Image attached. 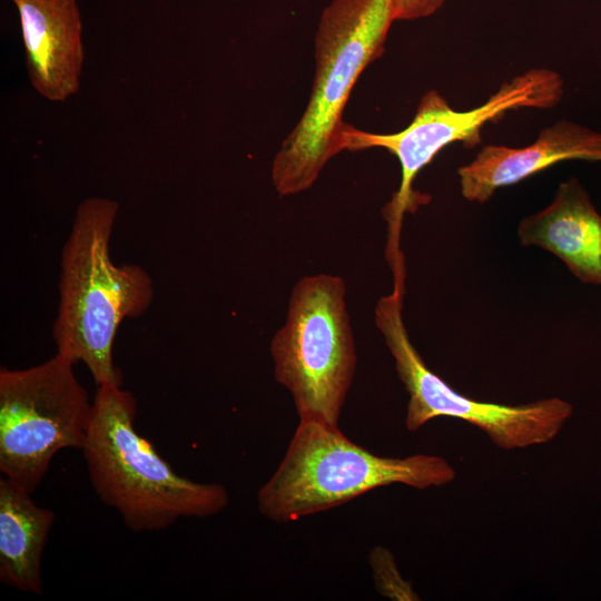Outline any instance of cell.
<instances>
[{
	"label": "cell",
	"instance_id": "13",
	"mask_svg": "<svg viewBox=\"0 0 601 601\" xmlns=\"http://www.w3.org/2000/svg\"><path fill=\"white\" fill-rule=\"evenodd\" d=\"M370 564L377 591L395 600H416L411 585L400 575L394 559L388 550L375 546L370 553Z\"/></svg>",
	"mask_w": 601,
	"mask_h": 601
},
{
	"label": "cell",
	"instance_id": "14",
	"mask_svg": "<svg viewBox=\"0 0 601 601\" xmlns=\"http://www.w3.org/2000/svg\"><path fill=\"white\" fill-rule=\"evenodd\" d=\"M445 0H394L395 20H414L436 12Z\"/></svg>",
	"mask_w": 601,
	"mask_h": 601
},
{
	"label": "cell",
	"instance_id": "4",
	"mask_svg": "<svg viewBox=\"0 0 601 601\" xmlns=\"http://www.w3.org/2000/svg\"><path fill=\"white\" fill-rule=\"evenodd\" d=\"M454 479V467L441 456H380L352 442L338 426L299 420L284 459L258 491L257 505L267 519L285 523L381 486L398 483L426 490Z\"/></svg>",
	"mask_w": 601,
	"mask_h": 601
},
{
	"label": "cell",
	"instance_id": "8",
	"mask_svg": "<svg viewBox=\"0 0 601 601\" xmlns=\"http://www.w3.org/2000/svg\"><path fill=\"white\" fill-rule=\"evenodd\" d=\"M403 289L394 288L375 307V324L391 352L408 402L405 426L414 432L441 416L465 421L482 430L502 450L525 449L552 441L572 415L559 397L520 405L477 401L456 392L431 371L410 341L402 308Z\"/></svg>",
	"mask_w": 601,
	"mask_h": 601
},
{
	"label": "cell",
	"instance_id": "2",
	"mask_svg": "<svg viewBox=\"0 0 601 601\" xmlns=\"http://www.w3.org/2000/svg\"><path fill=\"white\" fill-rule=\"evenodd\" d=\"M137 401L121 385H99L81 447L92 489L132 532L162 531L185 518L223 512L220 484L179 475L135 428Z\"/></svg>",
	"mask_w": 601,
	"mask_h": 601
},
{
	"label": "cell",
	"instance_id": "9",
	"mask_svg": "<svg viewBox=\"0 0 601 601\" xmlns=\"http://www.w3.org/2000/svg\"><path fill=\"white\" fill-rule=\"evenodd\" d=\"M19 14L31 86L49 101L76 95L85 60L76 0H11Z\"/></svg>",
	"mask_w": 601,
	"mask_h": 601
},
{
	"label": "cell",
	"instance_id": "12",
	"mask_svg": "<svg viewBox=\"0 0 601 601\" xmlns=\"http://www.w3.org/2000/svg\"><path fill=\"white\" fill-rule=\"evenodd\" d=\"M31 494L10 479H0V581L41 595L42 554L56 514L37 505Z\"/></svg>",
	"mask_w": 601,
	"mask_h": 601
},
{
	"label": "cell",
	"instance_id": "11",
	"mask_svg": "<svg viewBox=\"0 0 601 601\" xmlns=\"http://www.w3.org/2000/svg\"><path fill=\"white\" fill-rule=\"evenodd\" d=\"M524 246L554 254L582 283L601 284V216L580 181H563L552 203L524 218L518 230Z\"/></svg>",
	"mask_w": 601,
	"mask_h": 601
},
{
	"label": "cell",
	"instance_id": "7",
	"mask_svg": "<svg viewBox=\"0 0 601 601\" xmlns=\"http://www.w3.org/2000/svg\"><path fill=\"white\" fill-rule=\"evenodd\" d=\"M56 354L23 370H0V471L33 493L63 449L81 450L92 402Z\"/></svg>",
	"mask_w": 601,
	"mask_h": 601
},
{
	"label": "cell",
	"instance_id": "1",
	"mask_svg": "<svg viewBox=\"0 0 601 601\" xmlns=\"http://www.w3.org/2000/svg\"><path fill=\"white\" fill-rule=\"evenodd\" d=\"M119 206L105 197L82 200L62 248L59 306L52 337L58 355L85 363L97 386L122 385L112 349L125 318L142 315L154 298L138 265L114 264L109 243Z\"/></svg>",
	"mask_w": 601,
	"mask_h": 601
},
{
	"label": "cell",
	"instance_id": "6",
	"mask_svg": "<svg viewBox=\"0 0 601 601\" xmlns=\"http://www.w3.org/2000/svg\"><path fill=\"white\" fill-rule=\"evenodd\" d=\"M563 91V80L558 72L532 68L503 83L483 105L466 111L454 110L437 91H427L411 124L395 134H373L345 124L343 150L381 147L400 161L401 186L385 207L388 246H398L403 215L418 205L412 189L414 178L441 149L455 141L473 148L481 142V131L486 124L501 120L511 110L552 108L561 101Z\"/></svg>",
	"mask_w": 601,
	"mask_h": 601
},
{
	"label": "cell",
	"instance_id": "10",
	"mask_svg": "<svg viewBox=\"0 0 601 601\" xmlns=\"http://www.w3.org/2000/svg\"><path fill=\"white\" fill-rule=\"evenodd\" d=\"M601 161V132L569 120L544 128L536 140L522 148L489 145L459 168L462 196L484 203L502 187L511 186L563 160Z\"/></svg>",
	"mask_w": 601,
	"mask_h": 601
},
{
	"label": "cell",
	"instance_id": "3",
	"mask_svg": "<svg viewBox=\"0 0 601 601\" xmlns=\"http://www.w3.org/2000/svg\"><path fill=\"white\" fill-rule=\"evenodd\" d=\"M395 21L394 0H333L315 36V75L306 109L272 165L280 196L311 188L343 150V112L364 69L381 57Z\"/></svg>",
	"mask_w": 601,
	"mask_h": 601
},
{
	"label": "cell",
	"instance_id": "5",
	"mask_svg": "<svg viewBox=\"0 0 601 601\" xmlns=\"http://www.w3.org/2000/svg\"><path fill=\"white\" fill-rule=\"evenodd\" d=\"M270 355L275 378L292 395L299 420L338 426L356 370L341 276L307 275L295 284Z\"/></svg>",
	"mask_w": 601,
	"mask_h": 601
}]
</instances>
